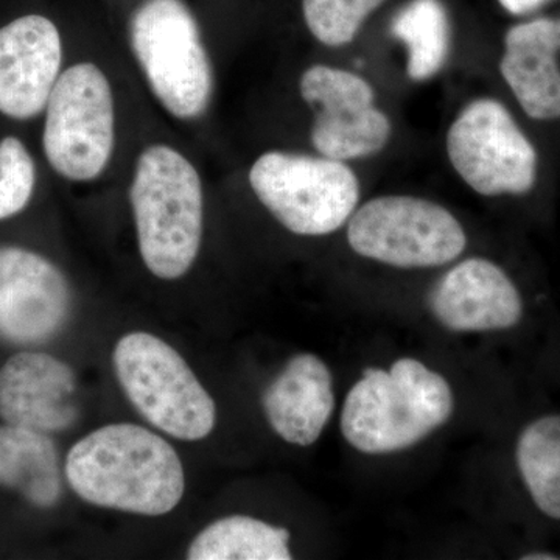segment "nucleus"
I'll return each instance as SVG.
<instances>
[{
    "instance_id": "21",
    "label": "nucleus",
    "mask_w": 560,
    "mask_h": 560,
    "mask_svg": "<svg viewBox=\"0 0 560 560\" xmlns=\"http://www.w3.org/2000/svg\"><path fill=\"white\" fill-rule=\"evenodd\" d=\"M383 0H302L308 31L319 43L341 47L355 38L361 24Z\"/></svg>"
},
{
    "instance_id": "11",
    "label": "nucleus",
    "mask_w": 560,
    "mask_h": 560,
    "mask_svg": "<svg viewBox=\"0 0 560 560\" xmlns=\"http://www.w3.org/2000/svg\"><path fill=\"white\" fill-rule=\"evenodd\" d=\"M72 291L50 260L0 246V338L14 345L50 340L68 323Z\"/></svg>"
},
{
    "instance_id": "15",
    "label": "nucleus",
    "mask_w": 560,
    "mask_h": 560,
    "mask_svg": "<svg viewBox=\"0 0 560 560\" xmlns=\"http://www.w3.org/2000/svg\"><path fill=\"white\" fill-rule=\"evenodd\" d=\"M261 408L283 441L300 447L315 444L335 410L329 368L313 353L294 355L265 389Z\"/></svg>"
},
{
    "instance_id": "20",
    "label": "nucleus",
    "mask_w": 560,
    "mask_h": 560,
    "mask_svg": "<svg viewBox=\"0 0 560 560\" xmlns=\"http://www.w3.org/2000/svg\"><path fill=\"white\" fill-rule=\"evenodd\" d=\"M390 32L407 46L410 79L429 80L447 61L451 25L441 0H411L394 18Z\"/></svg>"
},
{
    "instance_id": "19",
    "label": "nucleus",
    "mask_w": 560,
    "mask_h": 560,
    "mask_svg": "<svg viewBox=\"0 0 560 560\" xmlns=\"http://www.w3.org/2000/svg\"><path fill=\"white\" fill-rule=\"evenodd\" d=\"M515 460L537 510L560 521V415L541 416L522 430Z\"/></svg>"
},
{
    "instance_id": "16",
    "label": "nucleus",
    "mask_w": 560,
    "mask_h": 560,
    "mask_svg": "<svg viewBox=\"0 0 560 560\" xmlns=\"http://www.w3.org/2000/svg\"><path fill=\"white\" fill-rule=\"evenodd\" d=\"M558 51L560 20L540 18L506 33L500 72L530 119H560Z\"/></svg>"
},
{
    "instance_id": "3",
    "label": "nucleus",
    "mask_w": 560,
    "mask_h": 560,
    "mask_svg": "<svg viewBox=\"0 0 560 560\" xmlns=\"http://www.w3.org/2000/svg\"><path fill=\"white\" fill-rule=\"evenodd\" d=\"M130 200L145 267L160 279L183 278L202 237L201 178L191 162L172 147H149L136 164Z\"/></svg>"
},
{
    "instance_id": "6",
    "label": "nucleus",
    "mask_w": 560,
    "mask_h": 560,
    "mask_svg": "<svg viewBox=\"0 0 560 560\" xmlns=\"http://www.w3.org/2000/svg\"><path fill=\"white\" fill-rule=\"evenodd\" d=\"M249 184L283 228L307 237L340 230L360 198L359 179L345 162L282 151L261 154Z\"/></svg>"
},
{
    "instance_id": "5",
    "label": "nucleus",
    "mask_w": 560,
    "mask_h": 560,
    "mask_svg": "<svg viewBox=\"0 0 560 560\" xmlns=\"http://www.w3.org/2000/svg\"><path fill=\"white\" fill-rule=\"evenodd\" d=\"M130 43L151 91L180 120L208 109L213 75L200 27L183 0H145L132 13Z\"/></svg>"
},
{
    "instance_id": "4",
    "label": "nucleus",
    "mask_w": 560,
    "mask_h": 560,
    "mask_svg": "<svg viewBox=\"0 0 560 560\" xmlns=\"http://www.w3.org/2000/svg\"><path fill=\"white\" fill-rule=\"evenodd\" d=\"M113 363L128 400L154 429L180 441H200L212 433L215 401L171 345L147 331H132L117 342Z\"/></svg>"
},
{
    "instance_id": "18",
    "label": "nucleus",
    "mask_w": 560,
    "mask_h": 560,
    "mask_svg": "<svg viewBox=\"0 0 560 560\" xmlns=\"http://www.w3.org/2000/svg\"><path fill=\"white\" fill-rule=\"evenodd\" d=\"M290 534L270 523L232 515L202 529L191 541L190 560H290Z\"/></svg>"
},
{
    "instance_id": "24",
    "label": "nucleus",
    "mask_w": 560,
    "mask_h": 560,
    "mask_svg": "<svg viewBox=\"0 0 560 560\" xmlns=\"http://www.w3.org/2000/svg\"><path fill=\"white\" fill-rule=\"evenodd\" d=\"M522 559H525V560H555V559H559V556H555V555H552V552L537 551V552H529V555L522 556Z\"/></svg>"
},
{
    "instance_id": "7",
    "label": "nucleus",
    "mask_w": 560,
    "mask_h": 560,
    "mask_svg": "<svg viewBox=\"0 0 560 560\" xmlns=\"http://www.w3.org/2000/svg\"><path fill=\"white\" fill-rule=\"evenodd\" d=\"M114 97L105 73L80 62L61 73L46 106L43 147L58 175L98 178L114 150Z\"/></svg>"
},
{
    "instance_id": "13",
    "label": "nucleus",
    "mask_w": 560,
    "mask_h": 560,
    "mask_svg": "<svg viewBox=\"0 0 560 560\" xmlns=\"http://www.w3.org/2000/svg\"><path fill=\"white\" fill-rule=\"evenodd\" d=\"M75 372L49 353L21 352L0 368V418L54 434L79 419Z\"/></svg>"
},
{
    "instance_id": "14",
    "label": "nucleus",
    "mask_w": 560,
    "mask_h": 560,
    "mask_svg": "<svg viewBox=\"0 0 560 560\" xmlns=\"http://www.w3.org/2000/svg\"><path fill=\"white\" fill-rule=\"evenodd\" d=\"M430 308L445 329H512L523 318L517 285L503 268L481 257L463 260L445 272L430 294Z\"/></svg>"
},
{
    "instance_id": "17",
    "label": "nucleus",
    "mask_w": 560,
    "mask_h": 560,
    "mask_svg": "<svg viewBox=\"0 0 560 560\" xmlns=\"http://www.w3.org/2000/svg\"><path fill=\"white\" fill-rule=\"evenodd\" d=\"M0 486L40 510L60 501V456L50 434L10 423L0 427Z\"/></svg>"
},
{
    "instance_id": "12",
    "label": "nucleus",
    "mask_w": 560,
    "mask_h": 560,
    "mask_svg": "<svg viewBox=\"0 0 560 560\" xmlns=\"http://www.w3.org/2000/svg\"><path fill=\"white\" fill-rule=\"evenodd\" d=\"M61 62L60 32L47 18L28 14L0 28V113L16 120L39 116Z\"/></svg>"
},
{
    "instance_id": "22",
    "label": "nucleus",
    "mask_w": 560,
    "mask_h": 560,
    "mask_svg": "<svg viewBox=\"0 0 560 560\" xmlns=\"http://www.w3.org/2000/svg\"><path fill=\"white\" fill-rule=\"evenodd\" d=\"M36 168L20 139L0 140V221L18 215L35 191Z\"/></svg>"
},
{
    "instance_id": "1",
    "label": "nucleus",
    "mask_w": 560,
    "mask_h": 560,
    "mask_svg": "<svg viewBox=\"0 0 560 560\" xmlns=\"http://www.w3.org/2000/svg\"><path fill=\"white\" fill-rule=\"evenodd\" d=\"M65 471L70 488L88 503L149 517L175 510L186 489L175 448L135 423L92 431L70 448Z\"/></svg>"
},
{
    "instance_id": "23",
    "label": "nucleus",
    "mask_w": 560,
    "mask_h": 560,
    "mask_svg": "<svg viewBox=\"0 0 560 560\" xmlns=\"http://www.w3.org/2000/svg\"><path fill=\"white\" fill-rule=\"evenodd\" d=\"M499 2L511 14L521 16V14H528L530 11L540 9L541 5L550 2V0H499Z\"/></svg>"
},
{
    "instance_id": "9",
    "label": "nucleus",
    "mask_w": 560,
    "mask_h": 560,
    "mask_svg": "<svg viewBox=\"0 0 560 560\" xmlns=\"http://www.w3.org/2000/svg\"><path fill=\"white\" fill-rule=\"evenodd\" d=\"M453 168L485 197L525 195L537 179V151L510 110L492 98L469 103L447 132Z\"/></svg>"
},
{
    "instance_id": "2",
    "label": "nucleus",
    "mask_w": 560,
    "mask_h": 560,
    "mask_svg": "<svg viewBox=\"0 0 560 560\" xmlns=\"http://www.w3.org/2000/svg\"><path fill=\"white\" fill-rule=\"evenodd\" d=\"M455 397L447 378L419 360L389 371L368 368L342 404L341 433L366 455L407 451L451 420Z\"/></svg>"
},
{
    "instance_id": "8",
    "label": "nucleus",
    "mask_w": 560,
    "mask_h": 560,
    "mask_svg": "<svg viewBox=\"0 0 560 560\" xmlns=\"http://www.w3.org/2000/svg\"><path fill=\"white\" fill-rule=\"evenodd\" d=\"M348 242L361 257L412 270L458 259L467 235L455 215L436 202L389 195L352 213Z\"/></svg>"
},
{
    "instance_id": "10",
    "label": "nucleus",
    "mask_w": 560,
    "mask_h": 560,
    "mask_svg": "<svg viewBox=\"0 0 560 560\" xmlns=\"http://www.w3.org/2000/svg\"><path fill=\"white\" fill-rule=\"evenodd\" d=\"M300 91L308 105L318 108L311 139L320 156L345 162L385 149L390 121L375 106V92L366 80L318 65L302 73Z\"/></svg>"
}]
</instances>
